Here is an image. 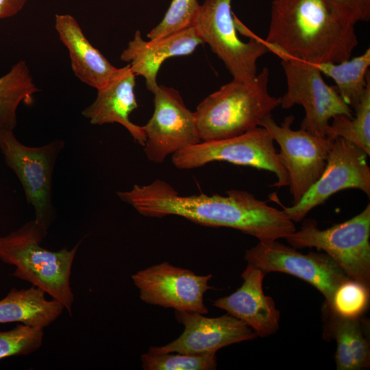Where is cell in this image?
Listing matches in <instances>:
<instances>
[{
  "label": "cell",
  "mask_w": 370,
  "mask_h": 370,
  "mask_svg": "<svg viewBox=\"0 0 370 370\" xmlns=\"http://www.w3.org/2000/svg\"><path fill=\"white\" fill-rule=\"evenodd\" d=\"M117 195L145 217L179 216L201 225L233 228L259 241L285 238L296 230L284 210L246 190H229L225 195H181L166 182L157 179L149 184H135Z\"/></svg>",
  "instance_id": "6da1fadb"
},
{
  "label": "cell",
  "mask_w": 370,
  "mask_h": 370,
  "mask_svg": "<svg viewBox=\"0 0 370 370\" xmlns=\"http://www.w3.org/2000/svg\"><path fill=\"white\" fill-rule=\"evenodd\" d=\"M354 25L325 0H274L264 42L281 59L338 63L358 46Z\"/></svg>",
  "instance_id": "7a4b0ae2"
},
{
  "label": "cell",
  "mask_w": 370,
  "mask_h": 370,
  "mask_svg": "<svg viewBox=\"0 0 370 370\" xmlns=\"http://www.w3.org/2000/svg\"><path fill=\"white\" fill-rule=\"evenodd\" d=\"M269 79L265 67L253 80L233 79L206 97L194 112L200 140L230 138L260 126L280 106L269 92Z\"/></svg>",
  "instance_id": "3957f363"
},
{
  "label": "cell",
  "mask_w": 370,
  "mask_h": 370,
  "mask_svg": "<svg viewBox=\"0 0 370 370\" xmlns=\"http://www.w3.org/2000/svg\"><path fill=\"white\" fill-rule=\"evenodd\" d=\"M47 232L34 220L0 236V259L16 267L14 277L42 289L71 314L74 294L70 286L71 267L82 240L71 250L52 251L40 245Z\"/></svg>",
  "instance_id": "277c9868"
},
{
  "label": "cell",
  "mask_w": 370,
  "mask_h": 370,
  "mask_svg": "<svg viewBox=\"0 0 370 370\" xmlns=\"http://www.w3.org/2000/svg\"><path fill=\"white\" fill-rule=\"evenodd\" d=\"M232 0H205L193 27L203 43L222 60L238 81L257 75L258 60L269 52L264 40L249 30L232 13Z\"/></svg>",
  "instance_id": "5b68a950"
},
{
  "label": "cell",
  "mask_w": 370,
  "mask_h": 370,
  "mask_svg": "<svg viewBox=\"0 0 370 370\" xmlns=\"http://www.w3.org/2000/svg\"><path fill=\"white\" fill-rule=\"evenodd\" d=\"M370 204L357 215L321 230L315 220L306 219L299 230L285 238L295 249L323 251L349 279L370 288Z\"/></svg>",
  "instance_id": "8992f818"
},
{
  "label": "cell",
  "mask_w": 370,
  "mask_h": 370,
  "mask_svg": "<svg viewBox=\"0 0 370 370\" xmlns=\"http://www.w3.org/2000/svg\"><path fill=\"white\" fill-rule=\"evenodd\" d=\"M214 161L251 166L274 173L277 188L289 184L274 140L268 130L258 126L240 135L224 139L200 141L172 155V163L178 169H193Z\"/></svg>",
  "instance_id": "52a82bcc"
},
{
  "label": "cell",
  "mask_w": 370,
  "mask_h": 370,
  "mask_svg": "<svg viewBox=\"0 0 370 370\" xmlns=\"http://www.w3.org/2000/svg\"><path fill=\"white\" fill-rule=\"evenodd\" d=\"M287 90L279 97L280 106L288 109L301 105L305 116L300 128L321 137L328 136L329 121L338 115L352 117L353 110L343 101L335 86H329L312 64L296 59H282Z\"/></svg>",
  "instance_id": "ba28073f"
},
{
  "label": "cell",
  "mask_w": 370,
  "mask_h": 370,
  "mask_svg": "<svg viewBox=\"0 0 370 370\" xmlns=\"http://www.w3.org/2000/svg\"><path fill=\"white\" fill-rule=\"evenodd\" d=\"M64 143L55 140L40 147L23 145L13 130L0 127V150L7 165L20 180L27 202L35 210L34 221L47 232L54 216L51 183L56 160Z\"/></svg>",
  "instance_id": "9c48e42d"
},
{
  "label": "cell",
  "mask_w": 370,
  "mask_h": 370,
  "mask_svg": "<svg viewBox=\"0 0 370 370\" xmlns=\"http://www.w3.org/2000/svg\"><path fill=\"white\" fill-rule=\"evenodd\" d=\"M294 119L292 115L286 116L278 125L271 114L260 124L280 146L278 153L288 173L293 205L301 200L323 173L334 140L312 135L301 128L293 130Z\"/></svg>",
  "instance_id": "30bf717a"
},
{
  "label": "cell",
  "mask_w": 370,
  "mask_h": 370,
  "mask_svg": "<svg viewBox=\"0 0 370 370\" xmlns=\"http://www.w3.org/2000/svg\"><path fill=\"white\" fill-rule=\"evenodd\" d=\"M367 156L354 143L341 137L335 138L323 173L297 204L286 207L272 196L273 199L295 223L301 221L313 208L345 189H358L369 198L370 167Z\"/></svg>",
  "instance_id": "8fae6325"
},
{
  "label": "cell",
  "mask_w": 370,
  "mask_h": 370,
  "mask_svg": "<svg viewBox=\"0 0 370 370\" xmlns=\"http://www.w3.org/2000/svg\"><path fill=\"white\" fill-rule=\"evenodd\" d=\"M245 259L265 274L284 273L308 282L321 293L330 306L337 288L349 279L325 253L303 254L278 240L259 241L246 251Z\"/></svg>",
  "instance_id": "7c38bea8"
},
{
  "label": "cell",
  "mask_w": 370,
  "mask_h": 370,
  "mask_svg": "<svg viewBox=\"0 0 370 370\" xmlns=\"http://www.w3.org/2000/svg\"><path fill=\"white\" fill-rule=\"evenodd\" d=\"M154 111L143 127L146 140L144 152L156 164L166 157L199 143L195 117L176 89L159 85L153 92Z\"/></svg>",
  "instance_id": "4fadbf2b"
},
{
  "label": "cell",
  "mask_w": 370,
  "mask_h": 370,
  "mask_svg": "<svg viewBox=\"0 0 370 370\" xmlns=\"http://www.w3.org/2000/svg\"><path fill=\"white\" fill-rule=\"evenodd\" d=\"M212 278V274L199 275L166 262L140 270L132 276L143 301L202 314L208 312L204 295L212 288L208 284Z\"/></svg>",
  "instance_id": "5bb4252c"
},
{
  "label": "cell",
  "mask_w": 370,
  "mask_h": 370,
  "mask_svg": "<svg viewBox=\"0 0 370 370\" xmlns=\"http://www.w3.org/2000/svg\"><path fill=\"white\" fill-rule=\"evenodd\" d=\"M175 316L184 327L182 334L169 344L151 346L149 352L216 354L224 347L258 337L251 328L228 313L218 317H206L195 312L175 310Z\"/></svg>",
  "instance_id": "9a60e30c"
},
{
  "label": "cell",
  "mask_w": 370,
  "mask_h": 370,
  "mask_svg": "<svg viewBox=\"0 0 370 370\" xmlns=\"http://www.w3.org/2000/svg\"><path fill=\"white\" fill-rule=\"evenodd\" d=\"M265 273L247 264L241 277V286L231 295L214 300L212 305L225 310L243 321L258 336L268 337L280 327V312L273 298L264 293L262 282Z\"/></svg>",
  "instance_id": "2e32d148"
},
{
  "label": "cell",
  "mask_w": 370,
  "mask_h": 370,
  "mask_svg": "<svg viewBox=\"0 0 370 370\" xmlns=\"http://www.w3.org/2000/svg\"><path fill=\"white\" fill-rule=\"evenodd\" d=\"M201 44L203 42L193 26L148 41L137 30L120 58L128 62L136 76L145 78L147 88L153 93L159 86L157 76L162 64L166 59L193 53Z\"/></svg>",
  "instance_id": "e0dca14e"
},
{
  "label": "cell",
  "mask_w": 370,
  "mask_h": 370,
  "mask_svg": "<svg viewBox=\"0 0 370 370\" xmlns=\"http://www.w3.org/2000/svg\"><path fill=\"white\" fill-rule=\"evenodd\" d=\"M136 75L127 64L116 68L108 81L97 90L95 100L82 112L92 125L117 123L123 126L135 142L144 146L143 127L132 123L130 114L138 108L134 93Z\"/></svg>",
  "instance_id": "ac0fdd59"
},
{
  "label": "cell",
  "mask_w": 370,
  "mask_h": 370,
  "mask_svg": "<svg viewBox=\"0 0 370 370\" xmlns=\"http://www.w3.org/2000/svg\"><path fill=\"white\" fill-rule=\"evenodd\" d=\"M323 338L334 339L338 370H360L370 367L369 321L363 316L347 318L336 314L325 301L322 307Z\"/></svg>",
  "instance_id": "d6986e66"
},
{
  "label": "cell",
  "mask_w": 370,
  "mask_h": 370,
  "mask_svg": "<svg viewBox=\"0 0 370 370\" xmlns=\"http://www.w3.org/2000/svg\"><path fill=\"white\" fill-rule=\"evenodd\" d=\"M55 28L69 51L75 75L96 89L103 86L116 68L90 44L76 19L71 14H56Z\"/></svg>",
  "instance_id": "ffe728a7"
},
{
  "label": "cell",
  "mask_w": 370,
  "mask_h": 370,
  "mask_svg": "<svg viewBox=\"0 0 370 370\" xmlns=\"http://www.w3.org/2000/svg\"><path fill=\"white\" fill-rule=\"evenodd\" d=\"M45 295L42 289L34 286L27 289L12 288L0 300V323L19 322L40 329L49 325L64 306L55 299L47 300Z\"/></svg>",
  "instance_id": "44dd1931"
},
{
  "label": "cell",
  "mask_w": 370,
  "mask_h": 370,
  "mask_svg": "<svg viewBox=\"0 0 370 370\" xmlns=\"http://www.w3.org/2000/svg\"><path fill=\"white\" fill-rule=\"evenodd\" d=\"M321 73L334 80L343 101L353 110L370 83V49L341 62L315 64Z\"/></svg>",
  "instance_id": "7402d4cb"
},
{
  "label": "cell",
  "mask_w": 370,
  "mask_h": 370,
  "mask_svg": "<svg viewBox=\"0 0 370 370\" xmlns=\"http://www.w3.org/2000/svg\"><path fill=\"white\" fill-rule=\"evenodd\" d=\"M39 91L24 60L16 63L7 74L1 77L0 127L13 130L16 125L19 104H31L33 95Z\"/></svg>",
  "instance_id": "603a6c76"
},
{
  "label": "cell",
  "mask_w": 370,
  "mask_h": 370,
  "mask_svg": "<svg viewBox=\"0 0 370 370\" xmlns=\"http://www.w3.org/2000/svg\"><path fill=\"white\" fill-rule=\"evenodd\" d=\"M353 111L354 116L338 115L332 119L328 136L343 138L360 147L369 156L370 83Z\"/></svg>",
  "instance_id": "cb8c5ba5"
},
{
  "label": "cell",
  "mask_w": 370,
  "mask_h": 370,
  "mask_svg": "<svg viewBox=\"0 0 370 370\" xmlns=\"http://www.w3.org/2000/svg\"><path fill=\"white\" fill-rule=\"evenodd\" d=\"M155 354L148 351L141 357L145 370H213L217 368L216 354Z\"/></svg>",
  "instance_id": "d4e9b609"
},
{
  "label": "cell",
  "mask_w": 370,
  "mask_h": 370,
  "mask_svg": "<svg viewBox=\"0 0 370 370\" xmlns=\"http://www.w3.org/2000/svg\"><path fill=\"white\" fill-rule=\"evenodd\" d=\"M370 288L348 279L336 290L330 308L336 314L347 318L363 316L369 305ZM328 304V303H327Z\"/></svg>",
  "instance_id": "484cf974"
},
{
  "label": "cell",
  "mask_w": 370,
  "mask_h": 370,
  "mask_svg": "<svg viewBox=\"0 0 370 370\" xmlns=\"http://www.w3.org/2000/svg\"><path fill=\"white\" fill-rule=\"evenodd\" d=\"M200 6L197 0H172L163 18L147 37L160 38L192 27Z\"/></svg>",
  "instance_id": "4316f807"
},
{
  "label": "cell",
  "mask_w": 370,
  "mask_h": 370,
  "mask_svg": "<svg viewBox=\"0 0 370 370\" xmlns=\"http://www.w3.org/2000/svg\"><path fill=\"white\" fill-rule=\"evenodd\" d=\"M43 336V329L24 324H18L9 331L0 332V360L35 352L41 347Z\"/></svg>",
  "instance_id": "83f0119b"
},
{
  "label": "cell",
  "mask_w": 370,
  "mask_h": 370,
  "mask_svg": "<svg viewBox=\"0 0 370 370\" xmlns=\"http://www.w3.org/2000/svg\"><path fill=\"white\" fill-rule=\"evenodd\" d=\"M342 17L355 25L370 19V0H325Z\"/></svg>",
  "instance_id": "f1b7e54d"
},
{
  "label": "cell",
  "mask_w": 370,
  "mask_h": 370,
  "mask_svg": "<svg viewBox=\"0 0 370 370\" xmlns=\"http://www.w3.org/2000/svg\"><path fill=\"white\" fill-rule=\"evenodd\" d=\"M29 0H0V19L18 14Z\"/></svg>",
  "instance_id": "f546056e"
}]
</instances>
